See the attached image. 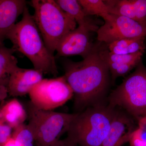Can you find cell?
I'll return each instance as SVG.
<instances>
[{"label":"cell","instance_id":"6da1fadb","mask_svg":"<svg viewBox=\"0 0 146 146\" xmlns=\"http://www.w3.org/2000/svg\"><path fill=\"white\" fill-rule=\"evenodd\" d=\"M100 48L95 45L82 61L67 60L63 63L64 76L74 93L75 113L105 104L107 100L111 76L108 65L100 53Z\"/></svg>","mask_w":146,"mask_h":146},{"label":"cell","instance_id":"7a4b0ae2","mask_svg":"<svg viewBox=\"0 0 146 146\" xmlns=\"http://www.w3.org/2000/svg\"><path fill=\"white\" fill-rule=\"evenodd\" d=\"M21 21L7 35L12 48L25 55L31 60L34 69L43 74L56 76L58 71L54 54L47 48L28 7L25 8Z\"/></svg>","mask_w":146,"mask_h":146},{"label":"cell","instance_id":"3957f363","mask_svg":"<svg viewBox=\"0 0 146 146\" xmlns=\"http://www.w3.org/2000/svg\"><path fill=\"white\" fill-rule=\"evenodd\" d=\"M116 108L104 104L77 113L68 132L78 146H102L106 138Z\"/></svg>","mask_w":146,"mask_h":146},{"label":"cell","instance_id":"277c9868","mask_svg":"<svg viewBox=\"0 0 146 146\" xmlns=\"http://www.w3.org/2000/svg\"><path fill=\"white\" fill-rule=\"evenodd\" d=\"M35 22L45 44L54 54L60 41L76 28V23L54 0H32Z\"/></svg>","mask_w":146,"mask_h":146},{"label":"cell","instance_id":"5b68a950","mask_svg":"<svg viewBox=\"0 0 146 146\" xmlns=\"http://www.w3.org/2000/svg\"><path fill=\"white\" fill-rule=\"evenodd\" d=\"M28 125L34 135L36 146H51L69 128L77 113H67L45 110L27 104Z\"/></svg>","mask_w":146,"mask_h":146},{"label":"cell","instance_id":"8992f818","mask_svg":"<svg viewBox=\"0 0 146 146\" xmlns=\"http://www.w3.org/2000/svg\"><path fill=\"white\" fill-rule=\"evenodd\" d=\"M108 104L119 108L137 118L146 110V68L142 59L135 70L108 97Z\"/></svg>","mask_w":146,"mask_h":146},{"label":"cell","instance_id":"52a82bcc","mask_svg":"<svg viewBox=\"0 0 146 146\" xmlns=\"http://www.w3.org/2000/svg\"><path fill=\"white\" fill-rule=\"evenodd\" d=\"M29 94L31 103L45 110H53L62 106L74 96L72 89L64 76L43 79Z\"/></svg>","mask_w":146,"mask_h":146},{"label":"cell","instance_id":"ba28073f","mask_svg":"<svg viewBox=\"0 0 146 146\" xmlns=\"http://www.w3.org/2000/svg\"><path fill=\"white\" fill-rule=\"evenodd\" d=\"M101 17L104 23L96 32L99 42L108 45L121 39L146 37V28L134 20L110 13Z\"/></svg>","mask_w":146,"mask_h":146},{"label":"cell","instance_id":"9c48e42d","mask_svg":"<svg viewBox=\"0 0 146 146\" xmlns=\"http://www.w3.org/2000/svg\"><path fill=\"white\" fill-rule=\"evenodd\" d=\"M98 28L95 23L78 26L60 41L56 51V56L79 55L84 58L92 51L95 46L91 40V33L97 32Z\"/></svg>","mask_w":146,"mask_h":146},{"label":"cell","instance_id":"30bf717a","mask_svg":"<svg viewBox=\"0 0 146 146\" xmlns=\"http://www.w3.org/2000/svg\"><path fill=\"white\" fill-rule=\"evenodd\" d=\"M135 129L130 115L116 108L109 132L102 146H122L129 142Z\"/></svg>","mask_w":146,"mask_h":146},{"label":"cell","instance_id":"8fae6325","mask_svg":"<svg viewBox=\"0 0 146 146\" xmlns=\"http://www.w3.org/2000/svg\"><path fill=\"white\" fill-rule=\"evenodd\" d=\"M43 74L42 72L35 69H24L18 66L9 80V95L16 97L29 94L33 87L43 79Z\"/></svg>","mask_w":146,"mask_h":146},{"label":"cell","instance_id":"7c38bea8","mask_svg":"<svg viewBox=\"0 0 146 146\" xmlns=\"http://www.w3.org/2000/svg\"><path fill=\"white\" fill-rule=\"evenodd\" d=\"M26 7L25 0H0V46L4 45L9 33Z\"/></svg>","mask_w":146,"mask_h":146},{"label":"cell","instance_id":"4fadbf2b","mask_svg":"<svg viewBox=\"0 0 146 146\" xmlns=\"http://www.w3.org/2000/svg\"><path fill=\"white\" fill-rule=\"evenodd\" d=\"M0 115L13 130L24 123L28 118L26 110L16 98L1 102L0 105Z\"/></svg>","mask_w":146,"mask_h":146},{"label":"cell","instance_id":"5bb4252c","mask_svg":"<svg viewBox=\"0 0 146 146\" xmlns=\"http://www.w3.org/2000/svg\"><path fill=\"white\" fill-rule=\"evenodd\" d=\"M15 50L0 46V84L7 86L11 74L18 67V60L13 54Z\"/></svg>","mask_w":146,"mask_h":146},{"label":"cell","instance_id":"9a60e30c","mask_svg":"<svg viewBox=\"0 0 146 146\" xmlns=\"http://www.w3.org/2000/svg\"><path fill=\"white\" fill-rule=\"evenodd\" d=\"M59 7L68 16L75 21L78 26L94 24V21L86 16L77 0H56Z\"/></svg>","mask_w":146,"mask_h":146},{"label":"cell","instance_id":"2e32d148","mask_svg":"<svg viewBox=\"0 0 146 146\" xmlns=\"http://www.w3.org/2000/svg\"><path fill=\"white\" fill-rule=\"evenodd\" d=\"M104 1L109 7V13L127 17L136 21L132 0Z\"/></svg>","mask_w":146,"mask_h":146},{"label":"cell","instance_id":"e0dca14e","mask_svg":"<svg viewBox=\"0 0 146 146\" xmlns=\"http://www.w3.org/2000/svg\"><path fill=\"white\" fill-rule=\"evenodd\" d=\"M144 52L140 51L132 54H116L110 52L109 50L100 48V53L106 63L122 64L129 63L136 60H141Z\"/></svg>","mask_w":146,"mask_h":146},{"label":"cell","instance_id":"ac0fdd59","mask_svg":"<svg viewBox=\"0 0 146 146\" xmlns=\"http://www.w3.org/2000/svg\"><path fill=\"white\" fill-rule=\"evenodd\" d=\"M86 16L97 15L101 16L109 13L108 6L102 0H78Z\"/></svg>","mask_w":146,"mask_h":146},{"label":"cell","instance_id":"d6986e66","mask_svg":"<svg viewBox=\"0 0 146 146\" xmlns=\"http://www.w3.org/2000/svg\"><path fill=\"white\" fill-rule=\"evenodd\" d=\"M12 137L18 146H34L33 133L28 125L23 123L13 130Z\"/></svg>","mask_w":146,"mask_h":146},{"label":"cell","instance_id":"ffe728a7","mask_svg":"<svg viewBox=\"0 0 146 146\" xmlns=\"http://www.w3.org/2000/svg\"><path fill=\"white\" fill-rule=\"evenodd\" d=\"M141 59L129 63L122 64L107 63L111 76V83L114 82L118 78L127 74L133 68L137 66Z\"/></svg>","mask_w":146,"mask_h":146},{"label":"cell","instance_id":"44dd1931","mask_svg":"<svg viewBox=\"0 0 146 146\" xmlns=\"http://www.w3.org/2000/svg\"><path fill=\"white\" fill-rule=\"evenodd\" d=\"M129 142L131 146H146V116L139 118L138 127L132 133Z\"/></svg>","mask_w":146,"mask_h":146},{"label":"cell","instance_id":"7402d4cb","mask_svg":"<svg viewBox=\"0 0 146 146\" xmlns=\"http://www.w3.org/2000/svg\"><path fill=\"white\" fill-rule=\"evenodd\" d=\"M136 21L146 28V0H132Z\"/></svg>","mask_w":146,"mask_h":146},{"label":"cell","instance_id":"603a6c76","mask_svg":"<svg viewBox=\"0 0 146 146\" xmlns=\"http://www.w3.org/2000/svg\"><path fill=\"white\" fill-rule=\"evenodd\" d=\"M13 129L5 122L0 115V146H3L12 137Z\"/></svg>","mask_w":146,"mask_h":146},{"label":"cell","instance_id":"cb8c5ba5","mask_svg":"<svg viewBox=\"0 0 146 146\" xmlns=\"http://www.w3.org/2000/svg\"><path fill=\"white\" fill-rule=\"evenodd\" d=\"M51 146H78L74 141L72 139L67 137L62 140H59L56 141Z\"/></svg>","mask_w":146,"mask_h":146},{"label":"cell","instance_id":"d4e9b609","mask_svg":"<svg viewBox=\"0 0 146 146\" xmlns=\"http://www.w3.org/2000/svg\"><path fill=\"white\" fill-rule=\"evenodd\" d=\"M7 86L0 84V103L2 102L8 96Z\"/></svg>","mask_w":146,"mask_h":146},{"label":"cell","instance_id":"484cf974","mask_svg":"<svg viewBox=\"0 0 146 146\" xmlns=\"http://www.w3.org/2000/svg\"><path fill=\"white\" fill-rule=\"evenodd\" d=\"M3 146H18L16 144V141L13 137L9 138V139L5 143Z\"/></svg>","mask_w":146,"mask_h":146},{"label":"cell","instance_id":"4316f807","mask_svg":"<svg viewBox=\"0 0 146 146\" xmlns=\"http://www.w3.org/2000/svg\"><path fill=\"white\" fill-rule=\"evenodd\" d=\"M145 116H146V110L145 111V113H144L143 116V117H145Z\"/></svg>","mask_w":146,"mask_h":146}]
</instances>
